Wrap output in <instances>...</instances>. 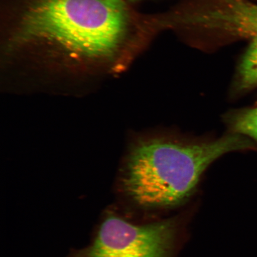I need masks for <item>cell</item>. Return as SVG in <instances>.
<instances>
[{
  "instance_id": "obj_7",
  "label": "cell",
  "mask_w": 257,
  "mask_h": 257,
  "mask_svg": "<svg viewBox=\"0 0 257 257\" xmlns=\"http://www.w3.org/2000/svg\"><path fill=\"white\" fill-rule=\"evenodd\" d=\"M130 1L133 2H137L141 1V0H130Z\"/></svg>"
},
{
  "instance_id": "obj_1",
  "label": "cell",
  "mask_w": 257,
  "mask_h": 257,
  "mask_svg": "<svg viewBox=\"0 0 257 257\" xmlns=\"http://www.w3.org/2000/svg\"><path fill=\"white\" fill-rule=\"evenodd\" d=\"M18 19L12 47L42 52L57 71H119L131 26L124 0H28Z\"/></svg>"
},
{
  "instance_id": "obj_3",
  "label": "cell",
  "mask_w": 257,
  "mask_h": 257,
  "mask_svg": "<svg viewBox=\"0 0 257 257\" xmlns=\"http://www.w3.org/2000/svg\"><path fill=\"white\" fill-rule=\"evenodd\" d=\"M173 230L170 221L137 226L109 217L85 257H167Z\"/></svg>"
},
{
  "instance_id": "obj_2",
  "label": "cell",
  "mask_w": 257,
  "mask_h": 257,
  "mask_svg": "<svg viewBox=\"0 0 257 257\" xmlns=\"http://www.w3.org/2000/svg\"><path fill=\"white\" fill-rule=\"evenodd\" d=\"M248 146V141L236 134L213 140L160 135L137 137L120 166L122 186L140 204L171 206L191 194L214 161Z\"/></svg>"
},
{
  "instance_id": "obj_6",
  "label": "cell",
  "mask_w": 257,
  "mask_h": 257,
  "mask_svg": "<svg viewBox=\"0 0 257 257\" xmlns=\"http://www.w3.org/2000/svg\"><path fill=\"white\" fill-rule=\"evenodd\" d=\"M226 120L234 133L257 141V107L228 115Z\"/></svg>"
},
{
  "instance_id": "obj_5",
  "label": "cell",
  "mask_w": 257,
  "mask_h": 257,
  "mask_svg": "<svg viewBox=\"0 0 257 257\" xmlns=\"http://www.w3.org/2000/svg\"><path fill=\"white\" fill-rule=\"evenodd\" d=\"M257 86V37L252 38L239 64L235 87L243 91Z\"/></svg>"
},
{
  "instance_id": "obj_4",
  "label": "cell",
  "mask_w": 257,
  "mask_h": 257,
  "mask_svg": "<svg viewBox=\"0 0 257 257\" xmlns=\"http://www.w3.org/2000/svg\"><path fill=\"white\" fill-rule=\"evenodd\" d=\"M224 6L197 15L196 23L234 37H257V5L245 0H224Z\"/></svg>"
}]
</instances>
